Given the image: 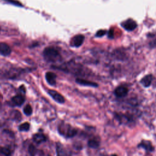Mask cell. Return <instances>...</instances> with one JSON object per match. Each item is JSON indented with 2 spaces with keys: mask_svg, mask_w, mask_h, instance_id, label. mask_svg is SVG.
<instances>
[{
  "mask_svg": "<svg viewBox=\"0 0 156 156\" xmlns=\"http://www.w3.org/2000/svg\"><path fill=\"white\" fill-rule=\"evenodd\" d=\"M43 56L49 62H55L60 57V54L55 48L48 47L43 51Z\"/></svg>",
  "mask_w": 156,
  "mask_h": 156,
  "instance_id": "6da1fadb",
  "label": "cell"
},
{
  "mask_svg": "<svg viewBox=\"0 0 156 156\" xmlns=\"http://www.w3.org/2000/svg\"><path fill=\"white\" fill-rule=\"evenodd\" d=\"M56 151H57V156H66L67 155L65 149L63 147L62 144H61L59 143L57 144Z\"/></svg>",
  "mask_w": 156,
  "mask_h": 156,
  "instance_id": "5bb4252c",
  "label": "cell"
},
{
  "mask_svg": "<svg viewBox=\"0 0 156 156\" xmlns=\"http://www.w3.org/2000/svg\"><path fill=\"white\" fill-rule=\"evenodd\" d=\"M30 124L27 122L23 123L19 126V130L20 131H27L30 130Z\"/></svg>",
  "mask_w": 156,
  "mask_h": 156,
  "instance_id": "2e32d148",
  "label": "cell"
},
{
  "mask_svg": "<svg viewBox=\"0 0 156 156\" xmlns=\"http://www.w3.org/2000/svg\"><path fill=\"white\" fill-rule=\"evenodd\" d=\"M114 36V31L112 29H111L108 32V37L110 38H113Z\"/></svg>",
  "mask_w": 156,
  "mask_h": 156,
  "instance_id": "7402d4cb",
  "label": "cell"
},
{
  "mask_svg": "<svg viewBox=\"0 0 156 156\" xmlns=\"http://www.w3.org/2000/svg\"><path fill=\"white\" fill-rule=\"evenodd\" d=\"M115 95L118 98H123L128 95V89L124 86H120L115 90Z\"/></svg>",
  "mask_w": 156,
  "mask_h": 156,
  "instance_id": "8992f818",
  "label": "cell"
},
{
  "mask_svg": "<svg viewBox=\"0 0 156 156\" xmlns=\"http://www.w3.org/2000/svg\"><path fill=\"white\" fill-rule=\"evenodd\" d=\"M29 153L31 155V156H35L37 153V149L34 146L33 144H31V145L29 146Z\"/></svg>",
  "mask_w": 156,
  "mask_h": 156,
  "instance_id": "ac0fdd59",
  "label": "cell"
},
{
  "mask_svg": "<svg viewBox=\"0 0 156 156\" xmlns=\"http://www.w3.org/2000/svg\"><path fill=\"white\" fill-rule=\"evenodd\" d=\"M0 106H1V104H0Z\"/></svg>",
  "mask_w": 156,
  "mask_h": 156,
  "instance_id": "d4e9b609",
  "label": "cell"
},
{
  "mask_svg": "<svg viewBox=\"0 0 156 156\" xmlns=\"http://www.w3.org/2000/svg\"><path fill=\"white\" fill-rule=\"evenodd\" d=\"M88 145L91 148H98L100 146V142L95 139H91L89 141Z\"/></svg>",
  "mask_w": 156,
  "mask_h": 156,
  "instance_id": "9a60e30c",
  "label": "cell"
},
{
  "mask_svg": "<svg viewBox=\"0 0 156 156\" xmlns=\"http://www.w3.org/2000/svg\"><path fill=\"white\" fill-rule=\"evenodd\" d=\"M4 1L8 2V3H10L15 5H18V6H22L23 5L19 1H16V0H4Z\"/></svg>",
  "mask_w": 156,
  "mask_h": 156,
  "instance_id": "ffe728a7",
  "label": "cell"
},
{
  "mask_svg": "<svg viewBox=\"0 0 156 156\" xmlns=\"http://www.w3.org/2000/svg\"><path fill=\"white\" fill-rule=\"evenodd\" d=\"M0 154H2L5 156H9L11 154L10 151L6 148H0Z\"/></svg>",
  "mask_w": 156,
  "mask_h": 156,
  "instance_id": "d6986e66",
  "label": "cell"
},
{
  "mask_svg": "<svg viewBox=\"0 0 156 156\" xmlns=\"http://www.w3.org/2000/svg\"><path fill=\"white\" fill-rule=\"evenodd\" d=\"M76 82L79 84L85 85V86L93 87H97L98 86V85L95 82H91V81H89V80L82 79H77L76 80Z\"/></svg>",
  "mask_w": 156,
  "mask_h": 156,
  "instance_id": "8fae6325",
  "label": "cell"
},
{
  "mask_svg": "<svg viewBox=\"0 0 156 156\" xmlns=\"http://www.w3.org/2000/svg\"><path fill=\"white\" fill-rule=\"evenodd\" d=\"M121 26H122L126 30L128 31H134L137 27V25L135 21L132 19H129L124 21L123 23H121Z\"/></svg>",
  "mask_w": 156,
  "mask_h": 156,
  "instance_id": "3957f363",
  "label": "cell"
},
{
  "mask_svg": "<svg viewBox=\"0 0 156 156\" xmlns=\"http://www.w3.org/2000/svg\"><path fill=\"white\" fill-rule=\"evenodd\" d=\"M23 112H24L25 114L26 115H27V116H30V115H31L32 114V109L31 106L29 104L26 106L24 107Z\"/></svg>",
  "mask_w": 156,
  "mask_h": 156,
  "instance_id": "e0dca14e",
  "label": "cell"
},
{
  "mask_svg": "<svg viewBox=\"0 0 156 156\" xmlns=\"http://www.w3.org/2000/svg\"><path fill=\"white\" fill-rule=\"evenodd\" d=\"M11 53V49L9 46L5 43H0V54L4 56H8Z\"/></svg>",
  "mask_w": 156,
  "mask_h": 156,
  "instance_id": "52a82bcc",
  "label": "cell"
},
{
  "mask_svg": "<svg viewBox=\"0 0 156 156\" xmlns=\"http://www.w3.org/2000/svg\"><path fill=\"white\" fill-rule=\"evenodd\" d=\"M106 34V30H100L96 32V36L98 37H102V36H104Z\"/></svg>",
  "mask_w": 156,
  "mask_h": 156,
  "instance_id": "44dd1931",
  "label": "cell"
},
{
  "mask_svg": "<svg viewBox=\"0 0 156 156\" xmlns=\"http://www.w3.org/2000/svg\"><path fill=\"white\" fill-rule=\"evenodd\" d=\"M20 90H21V91H22L23 93H25V92H26V90H25V87L23 85H21L20 87Z\"/></svg>",
  "mask_w": 156,
  "mask_h": 156,
  "instance_id": "603a6c76",
  "label": "cell"
},
{
  "mask_svg": "<svg viewBox=\"0 0 156 156\" xmlns=\"http://www.w3.org/2000/svg\"><path fill=\"white\" fill-rule=\"evenodd\" d=\"M111 156H118V155H115V154H113V155H112Z\"/></svg>",
  "mask_w": 156,
  "mask_h": 156,
  "instance_id": "cb8c5ba5",
  "label": "cell"
},
{
  "mask_svg": "<svg viewBox=\"0 0 156 156\" xmlns=\"http://www.w3.org/2000/svg\"><path fill=\"white\" fill-rule=\"evenodd\" d=\"M85 37L83 35L75 36L71 40L70 45L74 47H79L81 46L84 41Z\"/></svg>",
  "mask_w": 156,
  "mask_h": 156,
  "instance_id": "277c9868",
  "label": "cell"
},
{
  "mask_svg": "<svg viewBox=\"0 0 156 156\" xmlns=\"http://www.w3.org/2000/svg\"><path fill=\"white\" fill-rule=\"evenodd\" d=\"M45 78L47 82L51 85H54L56 84V75L53 72H47L45 74Z\"/></svg>",
  "mask_w": 156,
  "mask_h": 156,
  "instance_id": "9c48e42d",
  "label": "cell"
},
{
  "mask_svg": "<svg viewBox=\"0 0 156 156\" xmlns=\"http://www.w3.org/2000/svg\"><path fill=\"white\" fill-rule=\"evenodd\" d=\"M25 101V99L23 96L22 95H16L14 96L12 100H11V102L14 106H21L24 103Z\"/></svg>",
  "mask_w": 156,
  "mask_h": 156,
  "instance_id": "ba28073f",
  "label": "cell"
},
{
  "mask_svg": "<svg viewBox=\"0 0 156 156\" xmlns=\"http://www.w3.org/2000/svg\"><path fill=\"white\" fill-rule=\"evenodd\" d=\"M33 140L37 143H41L46 141V140H47V137L42 134H36L35 135H34Z\"/></svg>",
  "mask_w": 156,
  "mask_h": 156,
  "instance_id": "4fadbf2b",
  "label": "cell"
},
{
  "mask_svg": "<svg viewBox=\"0 0 156 156\" xmlns=\"http://www.w3.org/2000/svg\"><path fill=\"white\" fill-rule=\"evenodd\" d=\"M48 94L57 102L62 104L65 102V99L63 96L54 90H49L48 91Z\"/></svg>",
  "mask_w": 156,
  "mask_h": 156,
  "instance_id": "5b68a950",
  "label": "cell"
},
{
  "mask_svg": "<svg viewBox=\"0 0 156 156\" xmlns=\"http://www.w3.org/2000/svg\"><path fill=\"white\" fill-rule=\"evenodd\" d=\"M58 129L61 135L69 138L73 137L77 134L76 129L68 124H60Z\"/></svg>",
  "mask_w": 156,
  "mask_h": 156,
  "instance_id": "7a4b0ae2",
  "label": "cell"
},
{
  "mask_svg": "<svg viewBox=\"0 0 156 156\" xmlns=\"http://www.w3.org/2000/svg\"><path fill=\"white\" fill-rule=\"evenodd\" d=\"M153 80V75L152 74H148L144 76L141 80V84L145 87H148L150 86Z\"/></svg>",
  "mask_w": 156,
  "mask_h": 156,
  "instance_id": "7c38bea8",
  "label": "cell"
},
{
  "mask_svg": "<svg viewBox=\"0 0 156 156\" xmlns=\"http://www.w3.org/2000/svg\"><path fill=\"white\" fill-rule=\"evenodd\" d=\"M138 147H142L144 148L146 151L151 152L154 150V147L152 145V143L149 141L143 140L139 144H138Z\"/></svg>",
  "mask_w": 156,
  "mask_h": 156,
  "instance_id": "30bf717a",
  "label": "cell"
}]
</instances>
